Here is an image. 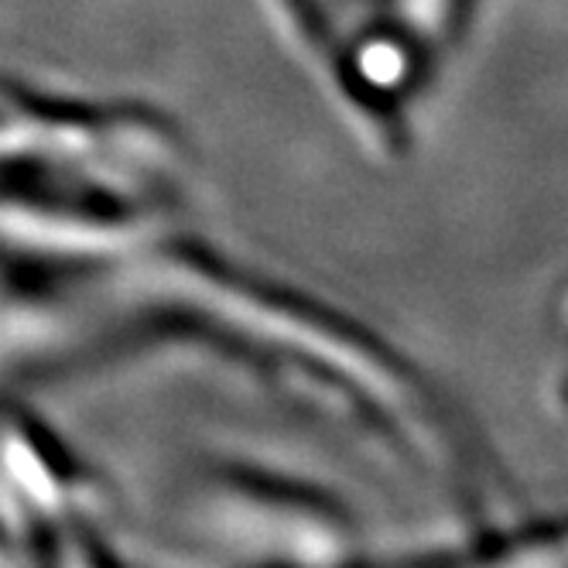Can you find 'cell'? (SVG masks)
<instances>
[{
    "instance_id": "cell-1",
    "label": "cell",
    "mask_w": 568,
    "mask_h": 568,
    "mask_svg": "<svg viewBox=\"0 0 568 568\" xmlns=\"http://www.w3.org/2000/svg\"><path fill=\"white\" fill-rule=\"evenodd\" d=\"M8 161H45L103 182L120 195L144 199L169 182L185 158V141L165 113L148 106H93L45 97L8 79L4 90Z\"/></svg>"
},
{
    "instance_id": "cell-2",
    "label": "cell",
    "mask_w": 568,
    "mask_h": 568,
    "mask_svg": "<svg viewBox=\"0 0 568 568\" xmlns=\"http://www.w3.org/2000/svg\"><path fill=\"white\" fill-rule=\"evenodd\" d=\"M210 507L216 531L274 558L343 561L356 551L353 520L329 497L267 473L233 469L216 476Z\"/></svg>"
},
{
    "instance_id": "cell-3",
    "label": "cell",
    "mask_w": 568,
    "mask_h": 568,
    "mask_svg": "<svg viewBox=\"0 0 568 568\" xmlns=\"http://www.w3.org/2000/svg\"><path fill=\"white\" fill-rule=\"evenodd\" d=\"M261 4L284 49L298 59L349 134L381 161L400 158L408 148V124H404L394 97L371 83L356 55V42L339 38L333 21L322 14L318 0H261Z\"/></svg>"
},
{
    "instance_id": "cell-4",
    "label": "cell",
    "mask_w": 568,
    "mask_h": 568,
    "mask_svg": "<svg viewBox=\"0 0 568 568\" xmlns=\"http://www.w3.org/2000/svg\"><path fill=\"white\" fill-rule=\"evenodd\" d=\"M4 459L8 494L21 497L28 514V538H45L55 531L62 538L97 541V524L106 517L100 486L87 466L75 463L65 445L18 404L8 408Z\"/></svg>"
},
{
    "instance_id": "cell-5",
    "label": "cell",
    "mask_w": 568,
    "mask_h": 568,
    "mask_svg": "<svg viewBox=\"0 0 568 568\" xmlns=\"http://www.w3.org/2000/svg\"><path fill=\"white\" fill-rule=\"evenodd\" d=\"M479 561H510V565H568V517L490 531L479 538Z\"/></svg>"
},
{
    "instance_id": "cell-6",
    "label": "cell",
    "mask_w": 568,
    "mask_h": 568,
    "mask_svg": "<svg viewBox=\"0 0 568 568\" xmlns=\"http://www.w3.org/2000/svg\"><path fill=\"white\" fill-rule=\"evenodd\" d=\"M551 326H555V346L558 349L548 363V397L558 412H568V284L555 298Z\"/></svg>"
}]
</instances>
